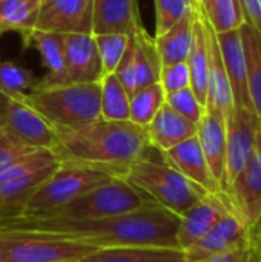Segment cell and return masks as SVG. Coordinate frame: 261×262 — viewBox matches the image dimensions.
<instances>
[{"label": "cell", "mask_w": 261, "mask_h": 262, "mask_svg": "<svg viewBox=\"0 0 261 262\" xmlns=\"http://www.w3.org/2000/svg\"><path fill=\"white\" fill-rule=\"evenodd\" d=\"M178 223V215L155 203H148L138 210L117 216H15L0 220V233H20L94 249L126 246L180 249L177 243Z\"/></svg>", "instance_id": "1"}, {"label": "cell", "mask_w": 261, "mask_h": 262, "mask_svg": "<svg viewBox=\"0 0 261 262\" xmlns=\"http://www.w3.org/2000/svg\"><path fill=\"white\" fill-rule=\"evenodd\" d=\"M146 129L131 121L95 120L85 126L57 132L51 149L60 163H74L114 170L118 177L149 147Z\"/></svg>", "instance_id": "2"}, {"label": "cell", "mask_w": 261, "mask_h": 262, "mask_svg": "<svg viewBox=\"0 0 261 262\" xmlns=\"http://www.w3.org/2000/svg\"><path fill=\"white\" fill-rule=\"evenodd\" d=\"M20 100L31 106L55 132L71 130L102 118L100 81L35 84Z\"/></svg>", "instance_id": "3"}, {"label": "cell", "mask_w": 261, "mask_h": 262, "mask_svg": "<svg viewBox=\"0 0 261 262\" xmlns=\"http://www.w3.org/2000/svg\"><path fill=\"white\" fill-rule=\"evenodd\" d=\"M152 203L182 216L195 206L206 192L183 177L166 161H154L146 154L129 164L120 175Z\"/></svg>", "instance_id": "4"}, {"label": "cell", "mask_w": 261, "mask_h": 262, "mask_svg": "<svg viewBox=\"0 0 261 262\" xmlns=\"http://www.w3.org/2000/svg\"><path fill=\"white\" fill-rule=\"evenodd\" d=\"M118 177L114 170L83 166L74 163H60V166L46 178L28 200L20 216H48L74 201L75 198Z\"/></svg>", "instance_id": "5"}, {"label": "cell", "mask_w": 261, "mask_h": 262, "mask_svg": "<svg viewBox=\"0 0 261 262\" xmlns=\"http://www.w3.org/2000/svg\"><path fill=\"white\" fill-rule=\"evenodd\" d=\"M60 166L51 149H35L0 177V220L20 216L37 187Z\"/></svg>", "instance_id": "6"}, {"label": "cell", "mask_w": 261, "mask_h": 262, "mask_svg": "<svg viewBox=\"0 0 261 262\" xmlns=\"http://www.w3.org/2000/svg\"><path fill=\"white\" fill-rule=\"evenodd\" d=\"M148 203L143 193L134 189L120 177H114L105 184L75 198L52 215L54 218H103L117 216L142 209Z\"/></svg>", "instance_id": "7"}, {"label": "cell", "mask_w": 261, "mask_h": 262, "mask_svg": "<svg viewBox=\"0 0 261 262\" xmlns=\"http://www.w3.org/2000/svg\"><path fill=\"white\" fill-rule=\"evenodd\" d=\"M162 66L155 38L140 26L129 35L128 46L114 74L131 97L142 88L158 83Z\"/></svg>", "instance_id": "8"}, {"label": "cell", "mask_w": 261, "mask_h": 262, "mask_svg": "<svg viewBox=\"0 0 261 262\" xmlns=\"http://www.w3.org/2000/svg\"><path fill=\"white\" fill-rule=\"evenodd\" d=\"M94 250L74 243L0 233V262H77Z\"/></svg>", "instance_id": "9"}, {"label": "cell", "mask_w": 261, "mask_h": 262, "mask_svg": "<svg viewBox=\"0 0 261 262\" xmlns=\"http://www.w3.org/2000/svg\"><path fill=\"white\" fill-rule=\"evenodd\" d=\"M0 132L34 149H52L57 143V132L31 106L2 91Z\"/></svg>", "instance_id": "10"}, {"label": "cell", "mask_w": 261, "mask_h": 262, "mask_svg": "<svg viewBox=\"0 0 261 262\" xmlns=\"http://www.w3.org/2000/svg\"><path fill=\"white\" fill-rule=\"evenodd\" d=\"M258 120L246 107L234 106L226 118V158H225V192L248 166L257 144Z\"/></svg>", "instance_id": "11"}, {"label": "cell", "mask_w": 261, "mask_h": 262, "mask_svg": "<svg viewBox=\"0 0 261 262\" xmlns=\"http://www.w3.org/2000/svg\"><path fill=\"white\" fill-rule=\"evenodd\" d=\"M94 0H40L37 31L57 34H92Z\"/></svg>", "instance_id": "12"}, {"label": "cell", "mask_w": 261, "mask_h": 262, "mask_svg": "<svg viewBox=\"0 0 261 262\" xmlns=\"http://www.w3.org/2000/svg\"><path fill=\"white\" fill-rule=\"evenodd\" d=\"M248 244L249 227L232 204L218 220V223L198 243L185 250L186 262H203L215 255L240 249Z\"/></svg>", "instance_id": "13"}, {"label": "cell", "mask_w": 261, "mask_h": 262, "mask_svg": "<svg viewBox=\"0 0 261 262\" xmlns=\"http://www.w3.org/2000/svg\"><path fill=\"white\" fill-rule=\"evenodd\" d=\"M232 206V200L223 190L206 193L195 206L180 216L177 243L182 250H188L198 243Z\"/></svg>", "instance_id": "14"}, {"label": "cell", "mask_w": 261, "mask_h": 262, "mask_svg": "<svg viewBox=\"0 0 261 262\" xmlns=\"http://www.w3.org/2000/svg\"><path fill=\"white\" fill-rule=\"evenodd\" d=\"M226 193L251 230L261 220V124L258 126L252 158L229 186Z\"/></svg>", "instance_id": "15"}, {"label": "cell", "mask_w": 261, "mask_h": 262, "mask_svg": "<svg viewBox=\"0 0 261 262\" xmlns=\"http://www.w3.org/2000/svg\"><path fill=\"white\" fill-rule=\"evenodd\" d=\"M202 11V9H200ZM203 25L208 38V54H209V64H208V95H206V106L205 111L218 114L225 118L234 109V95L229 84V78L223 64L218 40L215 31L211 28L209 21L203 15Z\"/></svg>", "instance_id": "16"}, {"label": "cell", "mask_w": 261, "mask_h": 262, "mask_svg": "<svg viewBox=\"0 0 261 262\" xmlns=\"http://www.w3.org/2000/svg\"><path fill=\"white\" fill-rule=\"evenodd\" d=\"M63 41L69 83H98L105 74L94 34H65Z\"/></svg>", "instance_id": "17"}, {"label": "cell", "mask_w": 261, "mask_h": 262, "mask_svg": "<svg viewBox=\"0 0 261 262\" xmlns=\"http://www.w3.org/2000/svg\"><path fill=\"white\" fill-rule=\"evenodd\" d=\"M162 154L168 164L177 169L183 177L197 184L206 193H215L222 190L211 172V167L197 140V135Z\"/></svg>", "instance_id": "18"}, {"label": "cell", "mask_w": 261, "mask_h": 262, "mask_svg": "<svg viewBox=\"0 0 261 262\" xmlns=\"http://www.w3.org/2000/svg\"><path fill=\"white\" fill-rule=\"evenodd\" d=\"M217 34V32H215ZM223 64L229 78V84L234 95V106L246 107L254 112L249 89H248V71H246V58L243 41L240 35V29H232L228 32L217 34Z\"/></svg>", "instance_id": "19"}, {"label": "cell", "mask_w": 261, "mask_h": 262, "mask_svg": "<svg viewBox=\"0 0 261 262\" xmlns=\"http://www.w3.org/2000/svg\"><path fill=\"white\" fill-rule=\"evenodd\" d=\"M142 25L138 0H94L92 34H134Z\"/></svg>", "instance_id": "20"}, {"label": "cell", "mask_w": 261, "mask_h": 262, "mask_svg": "<svg viewBox=\"0 0 261 262\" xmlns=\"http://www.w3.org/2000/svg\"><path fill=\"white\" fill-rule=\"evenodd\" d=\"M197 140L211 167L214 178L225 192V158H226V118L205 111L197 124Z\"/></svg>", "instance_id": "21"}, {"label": "cell", "mask_w": 261, "mask_h": 262, "mask_svg": "<svg viewBox=\"0 0 261 262\" xmlns=\"http://www.w3.org/2000/svg\"><path fill=\"white\" fill-rule=\"evenodd\" d=\"M145 129L149 144L160 152H166L197 135V124L177 114L166 101Z\"/></svg>", "instance_id": "22"}, {"label": "cell", "mask_w": 261, "mask_h": 262, "mask_svg": "<svg viewBox=\"0 0 261 262\" xmlns=\"http://www.w3.org/2000/svg\"><path fill=\"white\" fill-rule=\"evenodd\" d=\"M34 43L37 51L42 55L43 64L48 69V74L37 80L38 86H55V84H68V69H66V57H65V41L63 34L48 32V31H31L26 38V45Z\"/></svg>", "instance_id": "23"}, {"label": "cell", "mask_w": 261, "mask_h": 262, "mask_svg": "<svg viewBox=\"0 0 261 262\" xmlns=\"http://www.w3.org/2000/svg\"><path fill=\"white\" fill-rule=\"evenodd\" d=\"M77 262H186V253L171 247L126 246L95 249Z\"/></svg>", "instance_id": "24"}, {"label": "cell", "mask_w": 261, "mask_h": 262, "mask_svg": "<svg viewBox=\"0 0 261 262\" xmlns=\"http://www.w3.org/2000/svg\"><path fill=\"white\" fill-rule=\"evenodd\" d=\"M188 68L191 77V89L198 98V101L206 106V95H208V64H209V54H208V38L203 25V17L200 8L195 9L194 28H192V45L188 55Z\"/></svg>", "instance_id": "25"}, {"label": "cell", "mask_w": 261, "mask_h": 262, "mask_svg": "<svg viewBox=\"0 0 261 262\" xmlns=\"http://www.w3.org/2000/svg\"><path fill=\"white\" fill-rule=\"evenodd\" d=\"M198 9V8H197ZM195 9L175 23L171 29L162 35H155V46L162 60V64H174L188 60L192 45V28H194Z\"/></svg>", "instance_id": "26"}, {"label": "cell", "mask_w": 261, "mask_h": 262, "mask_svg": "<svg viewBox=\"0 0 261 262\" xmlns=\"http://www.w3.org/2000/svg\"><path fill=\"white\" fill-rule=\"evenodd\" d=\"M238 29L246 58L249 97L254 114L261 124V31L248 23H243Z\"/></svg>", "instance_id": "27"}, {"label": "cell", "mask_w": 261, "mask_h": 262, "mask_svg": "<svg viewBox=\"0 0 261 262\" xmlns=\"http://www.w3.org/2000/svg\"><path fill=\"white\" fill-rule=\"evenodd\" d=\"M38 8L40 0H0V34L17 31L26 43L35 28Z\"/></svg>", "instance_id": "28"}, {"label": "cell", "mask_w": 261, "mask_h": 262, "mask_svg": "<svg viewBox=\"0 0 261 262\" xmlns=\"http://www.w3.org/2000/svg\"><path fill=\"white\" fill-rule=\"evenodd\" d=\"M131 97L115 74H105L100 80L102 118L108 121H129Z\"/></svg>", "instance_id": "29"}, {"label": "cell", "mask_w": 261, "mask_h": 262, "mask_svg": "<svg viewBox=\"0 0 261 262\" xmlns=\"http://www.w3.org/2000/svg\"><path fill=\"white\" fill-rule=\"evenodd\" d=\"M200 9L217 34L238 29L245 23L240 0H200Z\"/></svg>", "instance_id": "30"}, {"label": "cell", "mask_w": 261, "mask_h": 262, "mask_svg": "<svg viewBox=\"0 0 261 262\" xmlns=\"http://www.w3.org/2000/svg\"><path fill=\"white\" fill-rule=\"evenodd\" d=\"M165 100L166 94L160 83L142 88L134 95H131L129 121L140 127H146L154 120L157 112L162 109Z\"/></svg>", "instance_id": "31"}, {"label": "cell", "mask_w": 261, "mask_h": 262, "mask_svg": "<svg viewBox=\"0 0 261 262\" xmlns=\"http://www.w3.org/2000/svg\"><path fill=\"white\" fill-rule=\"evenodd\" d=\"M37 83L31 69H26L14 61L3 60L0 57V91L20 98L23 94L31 91Z\"/></svg>", "instance_id": "32"}, {"label": "cell", "mask_w": 261, "mask_h": 262, "mask_svg": "<svg viewBox=\"0 0 261 262\" xmlns=\"http://www.w3.org/2000/svg\"><path fill=\"white\" fill-rule=\"evenodd\" d=\"M95 46L102 61L103 74H112L128 46L129 35L125 34H94Z\"/></svg>", "instance_id": "33"}, {"label": "cell", "mask_w": 261, "mask_h": 262, "mask_svg": "<svg viewBox=\"0 0 261 262\" xmlns=\"http://www.w3.org/2000/svg\"><path fill=\"white\" fill-rule=\"evenodd\" d=\"M191 0H155V35H162L194 11Z\"/></svg>", "instance_id": "34"}, {"label": "cell", "mask_w": 261, "mask_h": 262, "mask_svg": "<svg viewBox=\"0 0 261 262\" xmlns=\"http://www.w3.org/2000/svg\"><path fill=\"white\" fill-rule=\"evenodd\" d=\"M166 104L194 124H198L205 114V106L198 101L191 88L166 94Z\"/></svg>", "instance_id": "35"}, {"label": "cell", "mask_w": 261, "mask_h": 262, "mask_svg": "<svg viewBox=\"0 0 261 262\" xmlns=\"http://www.w3.org/2000/svg\"><path fill=\"white\" fill-rule=\"evenodd\" d=\"M34 150V147H29L14 140L12 137L0 132V177Z\"/></svg>", "instance_id": "36"}, {"label": "cell", "mask_w": 261, "mask_h": 262, "mask_svg": "<svg viewBox=\"0 0 261 262\" xmlns=\"http://www.w3.org/2000/svg\"><path fill=\"white\" fill-rule=\"evenodd\" d=\"M158 83L162 84L165 94H171V92L189 88L191 86V77H189L188 63L182 61V63L162 66L160 81Z\"/></svg>", "instance_id": "37"}, {"label": "cell", "mask_w": 261, "mask_h": 262, "mask_svg": "<svg viewBox=\"0 0 261 262\" xmlns=\"http://www.w3.org/2000/svg\"><path fill=\"white\" fill-rule=\"evenodd\" d=\"M245 23L261 31V5L260 0H240Z\"/></svg>", "instance_id": "38"}, {"label": "cell", "mask_w": 261, "mask_h": 262, "mask_svg": "<svg viewBox=\"0 0 261 262\" xmlns=\"http://www.w3.org/2000/svg\"><path fill=\"white\" fill-rule=\"evenodd\" d=\"M248 250H249V244L240 249H234V250H228L225 253L215 255L203 262H243L248 255Z\"/></svg>", "instance_id": "39"}, {"label": "cell", "mask_w": 261, "mask_h": 262, "mask_svg": "<svg viewBox=\"0 0 261 262\" xmlns=\"http://www.w3.org/2000/svg\"><path fill=\"white\" fill-rule=\"evenodd\" d=\"M249 247L257 262H261V220L249 230Z\"/></svg>", "instance_id": "40"}, {"label": "cell", "mask_w": 261, "mask_h": 262, "mask_svg": "<svg viewBox=\"0 0 261 262\" xmlns=\"http://www.w3.org/2000/svg\"><path fill=\"white\" fill-rule=\"evenodd\" d=\"M191 3L194 5V8L197 9V8H200V0H191Z\"/></svg>", "instance_id": "41"}, {"label": "cell", "mask_w": 261, "mask_h": 262, "mask_svg": "<svg viewBox=\"0 0 261 262\" xmlns=\"http://www.w3.org/2000/svg\"><path fill=\"white\" fill-rule=\"evenodd\" d=\"M260 5H261V0H260Z\"/></svg>", "instance_id": "42"}, {"label": "cell", "mask_w": 261, "mask_h": 262, "mask_svg": "<svg viewBox=\"0 0 261 262\" xmlns=\"http://www.w3.org/2000/svg\"><path fill=\"white\" fill-rule=\"evenodd\" d=\"M0 35H2V34H0Z\"/></svg>", "instance_id": "43"}]
</instances>
